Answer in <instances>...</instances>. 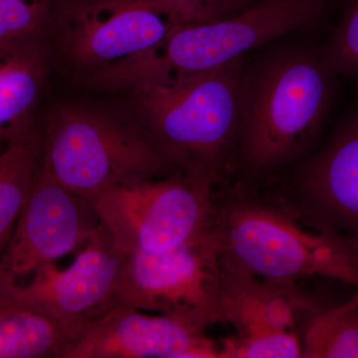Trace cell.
Instances as JSON below:
<instances>
[{"label":"cell","mask_w":358,"mask_h":358,"mask_svg":"<svg viewBox=\"0 0 358 358\" xmlns=\"http://www.w3.org/2000/svg\"><path fill=\"white\" fill-rule=\"evenodd\" d=\"M207 235L219 266L261 279L326 278L358 289V240L308 222L272 192L231 179L214 186Z\"/></svg>","instance_id":"6da1fadb"},{"label":"cell","mask_w":358,"mask_h":358,"mask_svg":"<svg viewBox=\"0 0 358 358\" xmlns=\"http://www.w3.org/2000/svg\"><path fill=\"white\" fill-rule=\"evenodd\" d=\"M336 77L320 50L307 48L275 52L247 68L233 178L258 186L312 154Z\"/></svg>","instance_id":"7a4b0ae2"},{"label":"cell","mask_w":358,"mask_h":358,"mask_svg":"<svg viewBox=\"0 0 358 358\" xmlns=\"http://www.w3.org/2000/svg\"><path fill=\"white\" fill-rule=\"evenodd\" d=\"M244 57L129 92L136 121L179 171L217 185L234 176Z\"/></svg>","instance_id":"3957f363"},{"label":"cell","mask_w":358,"mask_h":358,"mask_svg":"<svg viewBox=\"0 0 358 358\" xmlns=\"http://www.w3.org/2000/svg\"><path fill=\"white\" fill-rule=\"evenodd\" d=\"M41 162L89 202L121 186L181 173L136 120L73 103L56 106L47 117Z\"/></svg>","instance_id":"277c9868"},{"label":"cell","mask_w":358,"mask_h":358,"mask_svg":"<svg viewBox=\"0 0 358 358\" xmlns=\"http://www.w3.org/2000/svg\"><path fill=\"white\" fill-rule=\"evenodd\" d=\"M333 6L334 0H257L224 20L176 26L152 49L121 63L117 74L129 89L171 83L244 57L289 33L317 27Z\"/></svg>","instance_id":"5b68a950"},{"label":"cell","mask_w":358,"mask_h":358,"mask_svg":"<svg viewBox=\"0 0 358 358\" xmlns=\"http://www.w3.org/2000/svg\"><path fill=\"white\" fill-rule=\"evenodd\" d=\"M214 186L178 173L115 188L90 203L124 253L162 254L205 236Z\"/></svg>","instance_id":"8992f818"},{"label":"cell","mask_w":358,"mask_h":358,"mask_svg":"<svg viewBox=\"0 0 358 358\" xmlns=\"http://www.w3.org/2000/svg\"><path fill=\"white\" fill-rule=\"evenodd\" d=\"M143 0H58L48 41L52 58L78 82L152 49L176 27Z\"/></svg>","instance_id":"52a82bcc"},{"label":"cell","mask_w":358,"mask_h":358,"mask_svg":"<svg viewBox=\"0 0 358 358\" xmlns=\"http://www.w3.org/2000/svg\"><path fill=\"white\" fill-rule=\"evenodd\" d=\"M220 266L208 235L162 254H127L120 305L206 329L221 322Z\"/></svg>","instance_id":"ba28073f"},{"label":"cell","mask_w":358,"mask_h":358,"mask_svg":"<svg viewBox=\"0 0 358 358\" xmlns=\"http://www.w3.org/2000/svg\"><path fill=\"white\" fill-rule=\"evenodd\" d=\"M126 260L127 254L102 224L69 267L47 264L25 286L0 275V294L25 307L50 313L65 324L71 336L120 305Z\"/></svg>","instance_id":"9c48e42d"},{"label":"cell","mask_w":358,"mask_h":358,"mask_svg":"<svg viewBox=\"0 0 358 358\" xmlns=\"http://www.w3.org/2000/svg\"><path fill=\"white\" fill-rule=\"evenodd\" d=\"M284 173L272 193L310 225L358 240V102L322 147Z\"/></svg>","instance_id":"30bf717a"},{"label":"cell","mask_w":358,"mask_h":358,"mask_svg":"<svg viewBox=\"0 0 358 358\" xmlns=\"http://www.w3.org/2000/svg\"><path fill=\"white\" fill-rule=\"evenodd\" d=\"M101 226L93 205L60 185L41 162L31 196L1 251L0 275L20 282L47 264L81 251Z\"/></svg>","instance_id":"8fae6325"},{"label":"cell","mask_w":358,"mask_h":358,"mask_svg":"<svg viewBox=\"0 0 358 358\" xmlns=\"http://www.w3.org/2000/svg\"><path fill=\"white\" fill-rule=\"evenodd\" d=\"M58 358H219V346L205 329L117 305L71 334Z\"/></svg>","instance_id":"7c38bea8"},{"label":"cell","mask_w":358,"mask_h":358,"mask_svg":"<svg viewBox=\"0 0 358 358\" xmlns=\"http://www.w3.org/2000/svg\"><path fill=\"white\" fill-rule=\"evenodd\" d=\"M221 322L238 336L294 329L301 313L320 308L296 282L261 279L243 271L220 268Z\"/></svg>","instance_id":"4fadbf2b"},{"label":"cell","mask_w":358,"mask_h":358,"mask_svg":"<svg viewBox=\"0 0 358 358\" xmlns=\"http://www.w3.org/2000/svg\"><path fill=\"white\" fill-rule=\"evenodd\" d=\"M48 41L0 49V138L9 143L35 131L34 112L48 76Z\"/></svg>","instance_id":"5bb4252c"},{"label":"cell","mask_w":358,"mask_h":358,"mask_svg":"<svg viewBox=\"0 0 358 358\" xmlns=\"http://www.w3.org/2000/svg\"><path fill=\"white\" fill-rule=\"evenodd\" d=\"M69 336L57 317L0 294V358H58Z\"/></svg>","instance_id":"9a60e30c"},{"label":"cell","mask_w":358,"mask_h":358,"mask_svg":"<svg viewBox=\"0 0 358 358\" xmlns=\"http://www.w3.org/2000/svg\"><path fill=\"white\" fill-rule=\"evenodd\" d=\"M43 150V133L35 131L6 143L0 155V251L31 196Z\"/></svg>","instance_id":"2e32d148"},{"label":"cell","mask_w":358,"mask_h":358,"mask_svg":"<svg viewBox=\"0 0 358 358\" xmlns=\"http://www.w3.org/2000/svg\"><path fill=\"white\" fill-rule=\"evenodd\" d=\"M301 343L303 357L358 358V289L338 305L310 313Z\"/></svg>","instance_id":"e0dca14e"},{"label":"cell","mask_w":358,"mask_h":358,"mask_svg":"<svg viewBox=\"0 0 358 358\" xmlns=\"http://www.w3.org/2000/svg\"><path fill=\"white\" fill-rule=\"evenodd\" d=\"M58 0H0V49L48 38Z\"/></svg>","instance_id":"ac0fdd59"},{"label":"cell","mask_w":358,"mask_h":358,"mask_svg":"<svg viewBox=\"0 0 358 358\" xmlns=\"http://www.w3.org/2000/svg\"><path fill=\"white\" fill-rule=\"evenodd\" d=\"M303 357V343L294 329H277L224 338L219 358Z\"/></svg>","instance_id":"d6986e66"},{"label":"cell","mask_w":358,"mask_h":358,"mask_svg":"<svg viewBox=\"0 0 358 358\" xmlns=\"http://www.w3.org/2000/svg\"><path fill=\"white\" fill-rule=\"evenodd\" d=\"M320 53L334 76L358 80V0H346L343 16Z\"/></svg>","instance_id":"ffe728a7"},{"label":"cell","mask_w":358,"mask_h":358,"mask_svg":"<svg viewBox=\"0 0 358 358\" xmlns=\"http://www.w3.org/2000/svg\"><path fill=\"white\" fill-rule=\"evenodd\" d=\"M166 10L176 25L224 20L248 8L257 0H143Z\"/></svg>","instance_id":"44dd1931"}]
</instances>
